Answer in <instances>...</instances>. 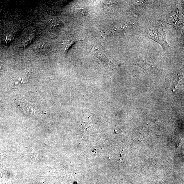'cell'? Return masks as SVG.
I'll return each mask as SVG.
<instances>
[{
  "mask_svg": "<svg viewBox=\"0 0 184 184\" xmlns=\"http://www.w3.org/2000/svg\"><path fill=\"white\" fill-rule=\"evenodd\" d=\"M142 35L158 43L163 49L166 50L170 47L167 42L166 34L164 31L163 25L161 22L156 23L148 27L143 31Z\"/></svg>",
  "mask_w": 184,
  "mask_h": 184,
  "instance_id": "obj_1",
  "label": "cell"
},
{
  "mask_svg": "<svg viewBox=\"0 0 184 184\" xmlns=\"http://www.w3.org/2000/svg\"><path fill=\"white\" fill-rule=\"evenodd\" d=\"M49 22L52 26L54 27V28L61 27L63 25V22L57 17L52 18L49 20Z\"/></svg>",
  "mask_w": 184,
  "mask_h": 184,
  "instance_id": "obj_4",
  "label": "cell"
},
{
  "mask_svg": "<svg viewBox=\"0 0 184 184\" xmlns=\"http://www.w3.org/2000/svg\"><path fill=\"white\" fill-rule=\"evenodd\" d=\"M20 108L22 109L24 112H39V110H38L37 108H35V107L32 105L31 104L29 103H23L22 104H20Z\"/></svg>",
  "mask_w": 184,
  "mask_h": 184,
  "instance_id": "obj_3",
  "label": "cell"
},
{
  "mask_svg": "<svg viewBox=\"0 0 184 184\" xmlns=\"http://www.w3.org/2000/svg\"><path fill=\"white\" fill-rule=\"evenodd\" d=\"M13 37L14 36L12 34H10V35L7 36L5 40L6 44L9 43L11 40H12Z\"/></svg>",
  "mask_w": 184,
  "mask_h": 184,
  "instance_id": "obj_5",
  "label": "cell"
},
{
  "mask_svg": "<svg viewBox=\"0 0 184 184\" xmlns=\"http://www.w3.org/2000/svg\"><path fill=\"white\" fill-rule=\"evenodd\" d=\"M92 51L95 56L101 61L106 69L113 70L115 69L116 66L114 64L98 47L95 46L93 47Z\"/></svg>",
  "mask_w": 184,
  "mask_h": 184,
  "instance_id": "obj_2",
  "label": "cell"
}]
</instances>
